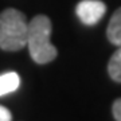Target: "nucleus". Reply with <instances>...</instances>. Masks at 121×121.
I'll use <instances>...</instances> for the list:
<instances>
[{"mask_svg": "<svg viewBox=\"0 0 121 121\" xmlns=\"http://www.w3.org/2000/svg\"><path fill=\"white\" fill-rule=\"evenodd\" d=\"M51 36V20L46 15H36L32 20L28 22L27 32V46L30 55L34 62L44 65L55 59L56 51L55 46L50 42Z\"/></svg>", "mask_w": 121, "mask_h": 121, "instance_id": "obj_1", "label": "nucleus"}, {"mask_svg": "<svg viewBox=\"0 0 121 121\" xmlns=\"http://www.w3.org/2000/svg\"><path fill=\"white\" fill-rule=\"evenodd\" d=\"M28 23L19 9L7 8L0 13V48L17 51L27 44Z\"/></svg>", "mask_w": 121, "mask_h": 121, "instance_id": "obj_2", "label": "nucleus"}, {"mask_svg": "<svg viewBox=\"0 0 121 121\" xmlns=\"http://www.w3.org/2000/svg\"><path fill=\"white\" fill-rule=\"evenodd\" d=\"M75 12L83 24L94 26L104 17L106 5L99 0H82L77 4Z\"/></svg>", "mask_w": 121, "mask_h": 121, "instance_id": "obj_3", "label": "nucleus"}, {"mask_svg": "<svg viewBox=\"0 0 121 121\" xmlns=\"http://www.w3.org/2000/svg\"><path fill=\"white\" fill-rule=\"evenodd\" d=\"M109 42L116 46H121V7L117 8L110 17L108 30H106Z\"/></svg>", "mask_w": 121, "mask_h": 121, "instance_id": "obj_4", "label": "nucleus"}, {"mask_svg": "<svg viewBox=\"0 0 121 121\" xmlns=\"http://www.w3.org/2000/svg\"><path fill=\"white\" fill-rule=\"evenodd\" d=\"M20 78L15 71H9L0 75V97L12 93L19 87Z\"/></svg>", "mask_w": 121, "mask_h": 121, "instance_id": "obj_5", "label": "nucleus"}, {"mask_svg": "<svg viewBox=\"0 0 121 121\" xmlns=\"http://www.w3.org/2000/svg\"><path fill=\"white\" fill-rule=\"evenodd\" d=\"M108 71H109V75H110V78H112L113 81L121 82V46L112 55V58L109 60Z\"/></svg>", "mask_w": 121, "mask_h": 121, "instance_id": "obj_6", "label": "nucleus"}, {"mask_svg": "<svg viewBox=\"0 0 121 121\" xmlns=\"http://www.w3.org/2000/svg\"><path fill=\"white\" fill-rule=\"evenodd\" d=\"M112 112H113V116H114L116 121H121V98L116 99L113 102Z\"/></svg>", "mask_w": 121, "mask_h": 121, "instance_id": "obj_7", "label": "nucleus"}, {"mask_svg": "<svg viewBox=\"0 0 121 121\" xmlns=\"http://www.w3.org/2000/svg\"><path fill=\"white\" fill-rule=\"evenodd\" d=\"M12 120V114L5 106L0 105V121H11Z\"/></svg>", "mask_w": 121, "mask_h": 121, "instance_id": "obj_8", "label": "nucleus"}]
</instances>
